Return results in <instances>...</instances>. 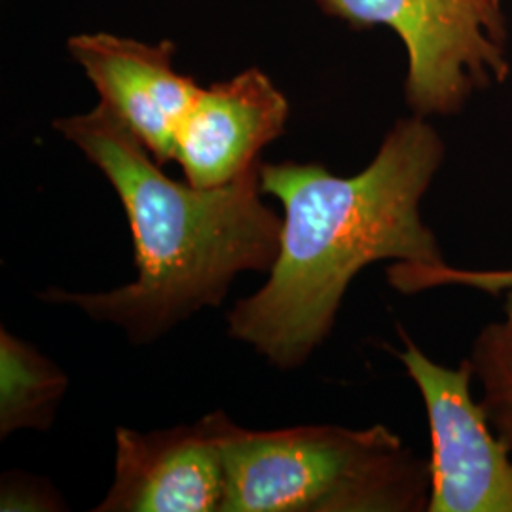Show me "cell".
<instances>
[{"instance_id":"6da1fadb","label":"cell","mask_w":512,"mask_h":512,"mask_svg":"<svg viewBox=\"0 0 512 512\" xmlns=\"http://www.w3.org/2000/svg\"><path fill=\"white\" fill-rule=\"evenodd\" d=\"M446 148L427 118L399 120L353 177L319 164H264L260 186L283 209L270 279L228 313L230 336L281 370L304 365L334 327L349 283L376 262H444L421 202Z\"/></svg>"},{"instance_id":"7a4b0ae2","label":"cell","mask_w":512,"mask_h":512,"mask_svg":"<svg viewBox=\"0 0 512 512\" xmlns=\"http://www.w3.org/2000/svg\"><path fill=\"white\" fill-rule=\"evenodd\" d=\"M109 181L126 209L137 279L109 293L52 289L46 302L73 304L95 321L147 344L202 308H217L241 272H270L283 217L262 202L260 162L232 183L200 188L173 181L131 129L99 101L55 120Z\"/></svg>"},{"instance_id":"3957f363","label":"cell","mask_w":512,"mask_h":512,"mask_svg":"<svg viewBox=\"0 0 512 512\" xmlns=\"http://www.w3.org/2000/svg\"><path fill=\"white\" fill-rule=\"evenodd\" d=\"M224 512H421L429 461L385 425H302L226 439Z\"/></svg>"},{"instance_id":"277c9868","label":"cell","mask_w":512,"mask_h":512,"mask_svg":"<svg viewBox=\"0 0 512 512\" xmlns=\"http://www.w3.org/2000/svg\"><path fill=\"white\" fill-rule=\"evenodd\" d=\"M353 29L385 25L408 57L404 97L412 114L450 116L469 97L503 82L511 65L501 4L495 0H315Z\"/></svg>"},{"instance_id":"5b68a950","label":"cell","mask_w":512,"mask_h":512,"mask_svg":"<svg viewBox=\"0 0 512 512\" xmlns=\"http://www.w3.org/2000/svg\"><path fill=\"white\" fill-rule=\"evenodd\" d=\"M391 349L418 387L431 433L429 512H512V452L473 395V368L429 359L399 329Z\"/></svg>"},{"instance_id":"8992f818","label":"cell","mask_w":512,"mask_h":512,"mask_svg":"<svg viewBox=\"0 0 512 512\" xmlns=\"http://www.w3.org/2000/svg\"><path fill=\"white\" fill-rule=\"evenodd\" d=\"M224 412L158 431L116 429L114 482L97 512H224L228 492Z\"/></svg>"},{"instance_id":"52a82bcc","label":"cell","mask_w":512,"mask_h":512,"mask_svg":"<svg viewBox=\"0 0 512 512\" xmlns=\"http://www.w3.org/2000/svg\"><path fill=\"white\" fill-rule=\"evenodd\" d=\"M67 52L156 162H173L179 128L202 90L175 69L177 46L99 31L69 38Z\"/></svg>"},{"instance_id":"ba28073f","label":"cell","mask_w":512,"mask_h":512,"mask_svg":"<svg viewBox=\"0 0 512 512\" xmlns=\"http://www.w3.org/2000/svg\"><path fill=\"white\" fill-rule=\"evenodd\" d=\"M287 120V97L268 74L249 67L200 90L177 133L173 162L194 186L232 183L260 162L258 154L285 133Z\"/></svg>"},{"instance_id":"9c48e42d","label":"cell","mask_w":512,"mask_h":512,"mask_svg":"<svg viewBox=\"0 0 512 512\" xmlns=\"http://www.w3.org/2000/svg\"><path fill=\"white\" fill-rule=\"evenodd\" d=\"M69 387L67 374L12 332L0 330V437L46 431Z\"/></svg>"},{"instance_id":"30bf717a","label":"cell","mask_w":512,"mask_h":512,"mask_svg":"<svg viewBox=\"0 0 512 512\" xmlns=\"http://www.w3.org/2000/svg\"><path fill=\"white\" fill-rule=\"evenodd\" d=\"M503 296L501 317L478 332L467 361L480 385L478 403L512 452V291Z\"/></svg>"},{"instance_id":"8fae6325","label":"cell","mask_w":512,"mask_h":512,"mask_svg":"<svg viewBox=\"0 0 512 512\" xmlns=\"http://www.w3.org/2000/svg\"><path fill=\"white\" fill-rule=\"evenodd\" d=\"M387 281L399 293L416 294L458 285L475 289L484 294L509 293L512 291V268L503 270H463L448 266L446 262L437 264H421V262H395L387 268Z\"/></svg>"},{"instance_id":"7c38bea8","label":"cell","mask_w":512,"mask_h":512,"mask_svg":"<svg viewBox=\"0 0 512 512\" xmlns=\"http://www.w3.org/2000/svg\"><path fill=\"white\" fill-rule=\"evenodd\" d=\"M61 501L50 488L40 490V480L27 476H4L2 511H55Z\"/></svg>"},{"instance_id":"4fadbf2b","label":"cell","mask_w":512,"mask_h":512,"mask_svg":"<svg viewBox=\"0 0 512 512\" xmlns=\"http://www.w3.org/2000/svg\"><path fill=\"white\" fill-rule=\"evenodd\" d=\"M495 2H499V4H501V0H495Z\"/></svg>"}]
</instances>
